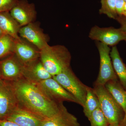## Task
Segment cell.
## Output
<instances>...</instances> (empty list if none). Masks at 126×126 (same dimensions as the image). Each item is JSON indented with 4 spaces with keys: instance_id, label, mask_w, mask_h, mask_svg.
I'll list each match as a JSON object with an SVG mask.
<instances>
[{
    "instance_id": "cell-2",
    "label": "cell",
    "mask_w": 126,
    "mask_h": 126,
    "mask_svg": "<svg viewBox=\"0 0 126 126\" xmlns=\"http://www.w3.org/2000/svg\"><path fill=\"white\" fill-rule=\"evenodd\" d=\"M40 59L45 69L52 76L70 67L71 54L64 46L48 45L40 50Z\"/></svg>"
},
{
    "instance_id": "cell-30",
    "label": "cell",
    "mask_w": 126,
    "mask_h": 126,
    "mask_svg": "<svg viewBox=\"0 0 126 126\" xmlns=\"http://www.w3.org/2000/svg\"><path fill=\"white\" fill-rule=\"evenodd\" d=\"M108 126H121L119 125H112V124H109Z\"/></svg>"
},
{
    "instance_id": "cell-15",
    "label": "cell",
    "mask_w": 126,
    "mask_h": 126,
    "mask_svg": "<svg viewBox=\"0 0 126 126\" xmlns=\"http://www.w3.org/2000/svg\"><path fill=\"white\" fill-rule=\"evenodd\" d=\"M41 126H80L77 117L70 113L63 104L56 114L44 120Z\"/></svg>"
},
{
    "instance_id": "cell-27",
    "label": "cell",
    "mask_w": 126,
    "mask_h": 126,
    "mask_svg": "<svg viewBox=\"0 0 126 126\" xmlns=\"http://www.w3.org/2000/svg\"><path fill=\"white\" fill-rule=\"evenodd\" d=\"M121 126H126V111L125 112L124 117L119 124Z\"/></svg>"
},
{
    "instance_id": "cell-11",
    "label": "cell",
    "mask_w": 126,
    "mask_h": 126,
    "mask_svg": "<svg viewBox=\"0 0 126 126\" xmlns=\"http://www.w3.org/2000/svg\"><path fill=\"white\" fill-rule=\"evenodd\" d=\"M10 12L21 27L34 22L37 16L34 4L27 0H19Z\"/></svg>"
},
{
    "instance_id": "cell-21",
    "label": "cell",
    "mask_w": 126,
    "mask_h": 126,
    "mask_svg": "<svg viewBox=\"0 0 126 126\" xmlns=\"http://www.w3.org/2000/svg\"><path fill=\"white\" fill-rule=\"evenodd\" d=\"M116 0H101V9L99 14H104L109 18L116 20L118 15L116 10Z\"/></svg>"
},
{
    "instance_id": "cell-8",
    "label": "cell",
    "mask_w": 126,
    "mask_h": 126,
    "mask_svg": "<svg viewBox=\"0 0 126 126\" xmlns=\"http://www.w3.org/2000/svg\"><path fill=\"white\" fill-rule=\"evenodd\" d=\"M89 36L92 39L113 47L122 41H126V34L121 28H101L94 26L90 30Z\"/></svg>"
},
{
    "instance_id": "cell-10",
    "label": "cell",
    "mask_w": 126,
    "mask_h": 126,
    "mask_svg": "<svg viewBox=\"0 0 126 126\" xmlns=\"http://www.w3.org/2000/svg\"><path fill=\"white\" fill-rule=\"evenodd\" d=\"M19 34L40 50L48 45V36L44 33L38 23L32 22L21 27Z\"/></svg>"
},
{
    "instance_id": "cell-22",
    "label": "cell",
    "mask_w": 126,
    "mask_h": 126,
    "mask_svg": "<svg viewBox=\"0 0 126 126\" xmlns=\"http://www.w3.org/2000/svg\"><path fill=\"white\" fill-rule=\"evenodd\" d=\"M88 120L91 126H108L109 125L100 107L93 112Z\"/></svg>"
},
{
    "instance_id": "cell-19",
    "label": "cell",
    "mask_w": 126,
    "mask_h": 126,
    "mask_svg": "<svg viewBox=\"0 0 126 126\" xmlns=\"http://www.w3.org/2000/svg\"><path fill=\"white\" fill-rule=\"evenodd\" d=\"M99 107H100V104L97 97L92 88L88 86L86 100L83 107L84 113L88 119L93 112Z\"/></svg>"
},
{
    "instance_id": "cell-6",
    "label": "cell",
    "mask_w": 126,
    "mask_h": 126,
    "mask_svg": "<svg viewBox=\"0 0 126 126\" xmlns=\"http://www.w3.org/2000/svg\"><path fill=\"white\" fill-rule=\"evenodd\" d=\"M36 85L47 97L53 101L58 103H63L64 101L72 102L78 104L75 97L53 77Z\"/></svg>"
},
{
    "instance_id": "cell-20",
    "label": "cell",
    "mask_w": 126,
    "mask_h": 126,
    "mask_svg": "<svg viewBox=\"0 0 126 126\" xmlns=\"http://www.w3.org/2000/svg\"><path fill=\"white\" fill-rule=\"evenodd\" d=\"M15 39L11 36L4 34L0 38V59L14 53Z\"/></svg>"
},
{
    "instance_id": "cell-1",
    "label": "cell",
    "mask_w": 126,
    "mask_h": 126,
    "mask_svg": "<svg viewBox=\"0 0 126 126\" xmlns=\"http://www.w3.org/2000/svg\"><path fill=\"white\" fill-rule=\"evenodd\" d=\"M10 82L15 90L19 106L44 120L56 114L63 104L50 100L36 84L24 78Z\"/></svg>"
},
{
    "instance_id": "cell-7",
    "label": "cell",
    "mask_w": 126,
    "mask_h": 126,
    "mask_svg": "<svg viewBox=\"0 0 126 126\" xmlns=\"http://www.w3.org/2000/svg\"><path fill=\"white\" fill-rule=\"evenodd\" d=\"M18 106L11 83L0 78V120L6 119Z\"/></svg>"
},
{
    "instance_id": "cell-16",
    "label": "cell",
    "mask_w": 126,
    "mask_h": 126,
    "mask_svg": "<svg viewBox=\"0 0 126 126\" xmlns=\"http://www.w3.org/2000/svg\"><path fill=\"white\" fill-rule=\"evenodd\" d=\"M20 25L11 15L10 12L0 13V28L5 34L18 39L20 37L19 34Z\"/></svg>"
},
{
    "instance_id": "cell-26",
    "label": "cell",
    "mask_w": 126,
    "mask_h": 126,
    "mask_svg": "<svg viewBox=\"0 0 126 126\" xmlns=\"http://www.w3.org/2000/svg\"><path fill=\"white\" fill-rule=\"evenodd\" d=\"M0 126H20L14 122L7 119L0 120Z\"/></svg>"
},
{
    "instance_id": "cell-28",
    "label": "cell",
    "mask_w": 126,
    "mask_h": 126,
    "mask_svg": "<svg viewBox=\"0 0 126 126\" xmlns=\"http://www.w3.org/2000/svg\"><path fill=\"white\" fill-rule=\"evenodd\" d=\"M122 16H126V2H125V5H124V10H123V14Z\"/></svg>"
},
{
    "instance_id": "cell-14",
    "label": "cell",
    "mask_w": 126,
    "mask_h": 126,
    "mask_svg": "<svg viewBox=\"0 0 126 126\" xmlns=\"http://www.w3.org/2000/svg\"><path fill=\"white\" fill-rule=\"evenodd\" d=\"M5 119L14 122L20 126H41L44 120L19 106Z\"/></svg>"
},
{
    "instance_id": "cell-4",
    "label": "cell",
    "mask_w": 126,
    "mask_h": 126,
    "mask_svg": "<svg viewBox=\"0 0 126 126\" xmlns=\"http://www.w3.org/2000/svg\"><path fill=\"white\" fill-rule=\"evenodd\" d=\"M53 78L71 94L83 107L86 100L88 86L84 84L77 77L70 67Z\"/></svg>"
},
{
    "instance_id": "cell-12",
    "label": "cell",
    "mask_w": 126,
    "mask_h": 126,
    "mask_svg": "<svg viewBox=\"0 0 126 126\" xmlns=\"http://www.w3.org/2000/svg\"><path fill=\"white\" fill-rule=\"evenodd\" d=\"M14 54L24 65L40 58V50L20 37L15 40Z\"/></svg>"
},
{
    "instance_id": "cell-5",
    "label": "cell",
    "mask_w": 126,
    "mask_h": 126,
    "mask_svg": "<svg viewBox=\"0 0 126 126\" xmlns=\"http://www.w3.org/2000/svg\"><path fill=\"white\" fill-rule=\"evenodd\" d=\"M97 46L100 56V67L98 76L94 84L105 85L108 81L118 78L110 57V47L98 41L97 43Z\"/></svg>"
},
{
    "instance_id": "cell-31",
    "label": "cell",
    "mask_w": 126,
    "mask_h": 126,
    "mask_svg": "<svg viewBox=\"0 0 126 126\" xmlns=\"http://www.w3.org/2000/svg\"></svg>"
},
{
    "instance_id": "cell-24",
    "label": "cell",
    "mask_w": 126,
    "mask_h": 126,
    "mask_svg": "<svg viewBox=\"0 0 126 126\" xmlns=\"http://www.w3.org/2000/svg\"><path fill=\"white\" fill-rule=\"evenodd\" d=\"M125 4L124 0H116V10L118 16L123 15Z\"/></svg>"
},
{
    "instance_id": "cell-13",
    "label": "cell",
    "mask_w": 126,
    "mask_h": 126,
    "mask_svg": "<svg viewBox=\"0 0 126 126\" xmlns=\"http://www.w3.org/2000/svg\"><path fill=\"white\" fill-rule=\"evenodd\" d=\"M23 77L26 80L35 84L53 77L45 69L40 58L24 65Z\"/></svg>"
},
{
    "instance_id": "cell-3",
    "label": "cell",
    "mask_w": 126,
    "mask_h": 126,
    "mask_svg": "<svg viewBox=\"0 0 126 126\" xmlns=\"http://www.w3.org/2000/svg\"><path fill=\"white\" fill-rule=\"evenodd\" d=\"M93 90L99 100L100 108L109 124L119 125L125 112L104 85L94 84Z\"/></svg>"
},
{
    "instance_id": "cell-29",
    "label": "cell",
    "mask_w": 126,
    "mask_h": 126,
    "mask_svg": "<svg viewBox=\"0 0 126 126\" xmlns=\"http://www.w3.org/2000/svg\"><path fill=\"white\" fill-rule=\"evenodd\" d=\"M4 33H3L2 30H1V29L0 28V38L1 37V36H2V35L4 34Z\"/></svg>"
},
{
    "instance_id": "cell-25",
    "label": "cell",
    "mask_w": 126,
    "mask_h": 126,
    "mask_svg": "<svg viewBox=\"0 0 126 126\" xmlns=\"http://www.w3.org/2000/svg\"><path fill=\"white\" fill-rule=\"evenodd\" d=\"M116 20H117L120 24L121 25L120 28L122 30L126 36V16H118Z\"/></svg>"
},
{
    "instance_id": "cell-18",
    "label": "cell",
    "mask_w": 126,
    "mask_h": 126,
    "mask_svg": "<svg viewBox=\"0 0 126 126\" xmlns=\"http://www.w3.org/2000/svg\"><path fill=\"white\" fill-rule=\"evenodd\" d=\"M110 56L113 69L118 80L126 90V65L121 58L116 46L112 47L110 51Z\"/></svg>"
},
{
    "instance_id": "cell-9",
    "label": "cell",
    "mask_w": 126,
    "mask_h": 126,
    "mask_svg": "<svg viewBox=\"0 0 126 126\" xmlns=\"http://www.w3.org/2000/svg\"><path fill=\"white\" fill-rule=\"evenodd\" d=\"M24 65L14 54L0 60V75L4 80L14 82L23 78Z\"/></svg>"
},
{
    "instance_id": "cell-17",
    "label": "cell",
    "mask_w": 126,
    "mask_h": 126,
    "mask_svg": "<svg viewBox=\"0 0 126 126\" xmlns=\"http://www.w3.org/2000/svg\"><path fill=\"white\" fill-rule=\"evenodd\" d=\"M104 86L125 112L126 111V90L118 79L109 81Z\"/></svg>"
},
{
    "instance_id": "cell-23",
    "label": "cell",
    "mask_w": 126,
    "mask_h": 126,
    "mask_svg": "<svg viewBox=\"0 0 126 126\" xmlns=\"http://www.w3.org/2000/svg\"><path fill=\"white\" fill-rule=\"evenodd\" d=\"M19 0H0V13L10 12Z\"/></svg>"
}]
</instances>
